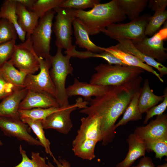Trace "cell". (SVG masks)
<instances>
[{
	"mask_svg": "<svg viewBox=\"0 0 167 167\" xmlns=\"http://www.w3.org/2000/svg\"><path fill=\"white\" fill-rule=\"evenodd\" d=\"M20 119L27 124L32 129L39 139L47 154H49L53 158H54L50 149V143L45 137L42 126V120H34L27 117L20 118Z\"/></svg>",
	"mask_w": 167,
	"mask_h": 167,
	"instance_id": "obj_30",
	"label": "cell"
},
{
	"mask_svg": "<svg viewBox=\"0 0 167 167\" xmlns=\"http://www.w3.org/2000/svg\"><path fill=\"white\" fill-rule=\"evenodd\" d=\"M59 107L56 99L45 92L28 90L24 99L21 102L19 110H28L34 108H46Z\"/></svg>",
	"mask_w": 167,
	"mask_h": 167,
	"instance_id": "obj_14",
	"label": "cell"
},
{
	"mask_svg": "<svg viewBox=\"0 0 167 167\" xmlns=\"http://www.w3.org/2000/svg\"><path fill=\"white\" fill-rule=\"evenodd\" d=\"M167 38V26L160 29L150 37L147 36L142 39L132 41L135 46L146 56L162 64L167 58L166 48L164 41Z\"/></svg>",
	"mask_w": 167,
	"mask_h": 167,
	"instance_id": "obj_10",
	"label": "cell"
},
{
	"mask_svg": "<svg viewBox=\"0 0 167 167\" xmlns=\"http://www.w3.org/2000/svg\"><path fill=\"white\" fill-rule=\"evenodd\" d=\"M38 57L33 50L29 36L26 37L24 42L16 44L8 62L20 71L28 74H34L40 69Z\"/></svg>",
	"mask_w": 167,
	"mask_h": 167,
	"instance_id": "obj_8",
	"label": "cell"
},
{
	"mask_svg": "<svg viewBox=\"0 0 167 167\" xmlns=\"http://www.w3.org/2000/svg\"><path fill=\"white\" fill-rule=\"evenodd\" d=\"M156 167H167V163H165L162 165H158Z\"/></svg>",
	"mask_w": 167,
	"mask_h": 167,
	"instance_id": "obj_44",
	"label": "cell"
},
{
	"mask_svg": "<svg viewBox=\"0 0 167 167\" xmlns=\"http://www.w3.org/2000/svg\"><path fill=\"white\" fill-rule=\"evenodd\" d=\"M3 144L2 143L1 140H0V146H2Z\"/></svg>",
	"mask_w": 167,
	"mask_h": 167,
	"instance_id": "obj_45",
	"label": "cell"
},
{
	"mask_svg": "<svg viewBox=\"0 0 167 167\" xmlns=\"http://www.w3.org/2000/svg\"><path fill=\"white\" fill-rule=\"evenodd\" d=\"M126 141L128 147L127 154L122 161L116 164V167H131L137 159L145 156L146 149L143 140L131 133Z\"/></svg>",
	"mask_w": 167,
	"mask_h": 167,
	"instance_id": "obj_18",
	"label": "cell"
},
{
	"mask_svg": "<svg viewBox=\"0 0 167 167\" xmlns=\"http://www.w3.org/2000/svg\"><path fill=\"white\" fill-rule=\"evenodd\" d=\"M19 151L22 157V161L13 167H49L46 162L45 158L41 156L39 153L32 152L31 159L27 156L26 151L23 149L21 145L19 146Z\"/></svg>",
	"mask_w": 167,
	"mask_h": 167,
	"instance_id": "obj_32",
	"label": "cell"
},
{
	"mask_svg": "<svg viewBox=\"0 0 167 167\" xmlns=\"http://www.w3.org/2000/svg\"><path fill=\"white\" fill-rule=\"evenodd\" d=\"M54 10L56 15L52 29L55 35V44L57 48L69 51L74 45L72 44V27L73 21L76 18V11L60 7Z\"/></svg>",
	"mask_w": 167,
	"mask_h": 167,
	"instance_id": "obj_5",
	"label": "cell"
},
{
	"mask_svg": "<svg viewBox=\"0 0 167 167\" xmlns=\"http://www.w3.org/2000/svg\"><path fill=\"white\" fill-rule=\"evenodd\" d=\"M62 49L57 48L55 55L51 56L52 68L49 71L50 76L56 89V99L60 106L69 105L65 84L67 76L72 75L73 71V68L70 62L71 57L68 54L63 55Z\"/></svg>",
	"mask_w": 167,
	"mask_h": 167,
	"instance_id": "obj_4",
	"label": "cell"
},
{
	"mask_svg": "<svg viewBox=\"0 0 167 167\" xmlns=\"http://www.w3.org/2000/svg\"><path fill=\"white\" fill-rule=\"evenodd\" d=\"M18 35L13 25L6 19H0V44L16 40Z\"/></svg>",
	"mask_w": 167,
	"mask_h": 167,
	"instance_id": "obj_36",
	"label": "cell"
},
{
	"mask_svg": "<svg viewBox=\"0 0 167 167\" xmlns=\"http://www.w3.org/2000/svg\"><path fill=\"white\" fill-rule=\"evenodd\" d=\"M0 71L10 83L20 89L24 88V82L27 74L19 70L8 62L0 68Z\"/></svg>",
	"mask_w": 167,
	"mask_h": 167,
	"instance_id": "obj_29",
	"label": "cell"
},
{
	"mask_svg": "<svg viewBox=\"0 0 167 167\" xmlns=\"http://www.w3.org/2000/svg\"><path fill=\"white\" fill-rule=\"evenodd\" d=\"M63 106L46 108H36L28 110H19L20 118L27 117L34 120H44L53 113L62 109Z\"/></svg>",
	"mask_w": 167,
	"mask_h": 167,
	"instance_id": "obj_31",
	"label": "cell"
},
{
	"mask_svg": "<svg viewBox=\"0 0 167 167\" xmlns=\"http://www.w3.org/2000/svg\"><path fill=\"white\" fill-rule=\"evenodd\" d=\"M140 90L141 89L133 96L122 117L116 123L115 129L119 126L125 125L130 121H136L142 119V114L140 111L138 104Z\"/></svg>",
	"mask_w": 167,
	"mask_h": 167,
	"instance_id": "obj_28",
	"label": "cell"
},
{
	"mask_svg": "<svg viewBox=\"0 0 167 167\" xmlns=\"http://www.w3.org/2000/svg\"><path fill=\"white\" fill-rule=\"evenodd\" d=\"M72 25L77 45L86 49L87 51L93 53H100L104 51L101 47L96 45L90 40L88 32L78 19L74 20Z\"/></svg>",
	"mask_w": 167,
	"mask_h": 167,
	"instance_id": "obj_23",
	"label": "cell"
},
{
	"mask_svg": "<svg viewBox=\"0 0 167 167\" xmlns=\"http://www.w3.org/2000/svg\"><path fill=\"white\" fill-rule=\"evenodd\" d=\"M110 86L83 82L75 78L73 84L66 88V92L68 97L80 96L89 101L92 96L96 97L104 94Z\"/></svg>",
	"mask_w": 167,
	"mask_h": 167,
	"instance_id": "obj_15",
	"label": "cell"
},
{
	"mask_svg": "<svg viewBox=\"0 0 167 167\" xmlns=\"http://www.w3.org/2000/svg\"><path fill=\"white\" fill-rule=\"evenodd\" d=\"M29 128L20 119L0 117V129L5 135L15 137L30 145L42 146L39 140L29 134Z\"/></svg>",
	"mask_w": 167,
	"mask_h": 167,
	"instance_id": "obj_12",
	"label": "cell"
},
{
	"mask_svg": "<svg viewBox=\"0 0 167 167\" xmlns=\"http://www.w3.org/2000/svg\"><path fill=\"white\" fill-rule=\"evenodd\" d=\"M16 5L15 0L4 1L0 8V19H6L13 25L16 31L18 36L23 42L26 40V33L19 24L16 12Z\"/></svg>",
	"mask_w": 167,
	"mask_h": 167,
	"instance_id": "obj_24",
	"label": "cell"
},
{
	"mask_svg": "<svg viewBox=\"0 0 167 167\" xmlns=\"http://www.w3.org/2000/svg\"><path fill=\"white\" fill-rule=\"evenodd\" d=\"M78 57L81 59H85L90 58H100L106 60L109 65L128 66L119 58L105 51L100 53H95L87 51H79L78 53Z\"/></svg>",
	"mask_w": 167,
	"mask_h": 167,
	"instance_id": "obj_35",
	"label": "cell"
},
{
	"mask_svg": "<svg viewBox=\"0 0 167 167\" xmlns=\"http://www.w3.org/2000/svg\"><path fill=\"white\" fill-rule=\"evenodd\" d=\"M16 2L24 6L29 11H32L33 4L36 0H15Z\"/></svg>",
	"mask_w": 167,
	"mask_h": 167,
	"instance_id": "obj_43",
	"label": "cell"
},
{
	"mask_svg": "<svg viewBox=\"0 0 167 167\" xmlns=\"http://www.w3.org/2000/svg\"><path fill=\"white\" fill-rule=\"evenodd\" d=\"M94 69L96 72L92 75L90 83L103 86L118 85L127 83L140 76L144 71L133 66L102 63Z\"/></svg>",
	"mask_w": 167,
	"mask_h": 167,
	"instance_id": "obj_3",
	"label": "cell"
},
{
	"mask_svg": "<svg viewBox=\"0 0 167 167\" xmlns=\"http://www.w3.org/2000/svg\"><path fill=\"white\" fill-rule=\"evenodd\" d=\"M28 91L26 88L18 90L3 99L0 103V117L20 119L19 105Z\"/></svg>",
	"mask_w": 167,
	"mask_h": 167,
	"instance_id": "obj_19",
	"label": "cell"
},
{
	"mask_svg": "<svg viewBox=\"0 0 167 167\" xmlns=\"http://www.w3.org/2000/svg\"><path fill=\"white\" fill-rule=\"evenodd\" d=\"M64 0H36L32 9L39 18L47 11L60 7Z\"/></svg>",
	"mask_w": 167,
	"mask_h": 167,
	"instance_id": "obj_34",
	"label": "cell"
},
{
	"mask_svg": "<svg viewBox=\"0 0 167 167\" xmlns=\"http://www.w3.org/2000/svg\"><path fill=\"white\" fill-rule=\"evenodd\" d=\"M117 41L118 43L115 45L118 48L137 57L147 64L156 69L159 72L161 78L167 74V67L139 51L135 46L131 40L119 39Z\"/></svg>",
	"mask_w": 167,
	"mask_h": 167,
	"instance_id": "obj_20",
	"label": "cell"
},
{
	"mask_svg": "<svg viewBox=\"0 0 167 167\" xmlns=\"http://www.w3.org/2000/svg\"><path fill=\"white\" fill-rule=\"evenodd\" d=\"M164 98L162 102L157 105L152 107L146 113V116L143 122L144 124H147L149 120L155 116H158L163 114L167 107V88H165L164 91Z\"/></svg>",
	"mask_w": 167,
	"mask_h": 167,
	"instance_id": "obj_38",
	"label": "cell"
},
{
	"mask_svg": "<svg viewBox=\"0 0 167 167\" xmlns=\"http://www.w3.org/2000/svg\"><path fill=\"white\" fill-rule=\"evenodd\" d=\"M56 11L50 10L39 20L38 24L30 36L32 47L38 57L46 59L50 58V42L53 20Z\"/></svg>",
	"mask_w": 167,
	"mask_h": 167,
	"instance_id": "obj_6",
	"label": "cell"
},
{
	"mask_svg": "<svg viewBox=\"0 0 167 167\" xmlns=\"http://www.w3.org/2000/svg\"><path fill=\"white\" fill-rule=\"evenodd\" d=\"M38 59L40 72L37 75L29 74L27 75L24 82V88L28 90L45 92L56 98L55 88L49 74V69L51 66L50 59H45L38 57Z\"/></svg>",
	"mask_w": 167,
	"mask_h": 167,
	"instance_id": "obj_11",
	"label": "cell"
},
{
	"mask_svg": "<svg viewBox=\"0 0 167 167\" xmlns=\"http://www.w3.org/2000/svg\"><path fill=\"white\" fill-rule=\"evenodd\" d=\"M142 80L139 76L127 83L110 86L104 94L89 100V105L80 110L81 113L94 115L99 118L103 146H106L113 141L116 122L124 112L134 94L140 89Z\"/></svg>",
	"mask_w": 167,
	"mask_h": 167,
	"instance_id": "obj_1",
	"label": "cell"
},
{
	"mask_svg": "<svg viewBox=\"0 0 167 167\" xmlns=\"http://www.w3.org/2000/svg\"><path fill=\"white\" fill-rule=\"evenodd\" d=\"M20 90L9 82L0 71V100Z\"/></svg>",
	"mask_w": 167,
	"mask_h": 167,
	"instance_id": "obj_40",
	"label": "cell"
},
{
	"mask_svg": "<svg viewBox=\"0 0 167 167\" xmlns=\"http://www.w3.org/2000/svg\"><path fill=\"white\" fill-rule=\"evenodd\" d=\"M16 2V12L19 24L26 33V37L30 36L40 18L33 11L28 10L21 4Z\"/></svg>",
	"mask_w": 167,
	"mask_h": 167,
	"instance_id": "obj_22",
	"label": "cell"
},
{
	"mask_svg": "<svg viewBox=\"0 0 167 167\" xmlns=\"http://www.w3.org/2000/svg\"><path fill=\"white\" fill-rule=\"evenodd\" d=\"M152 15L146 14L135 20L126 23L111 24L101 32L111 39H127L132 41L140 40L146 36L145 30Z\"/></svg>",
	"mask_w": 167,
	"mask_h": 167,
	"instance_id": "obj_7",
	"label": "cell"
},
{
	"mask_svg": "<svg viewBox=\"0 0 167 167\" xmlns=\"http://www.w3.org/2000/svg\"><path fill=\"white\" fill-rule=\"evenodd\" d=\"M131 167H155V166L150 157L144 156L140 159L137 165Z\"/></svg>",
	"mask_w": 167,
	"mask_h": 167,
	"instance_id": "obj_41",
	"label": "cell"
},
{
	"mask_svg": "<svg viewBox=\"0 0 167 167\" xmlns=\"http://www.w3.org/2000/svg\"><path fill=\"white\" fill-rule=\"evenodd\" d=\"M148 0H118L120 8L131 21L138 19L146 7Z\"/></svg>",
	"mask_w": 167,
	"mask_h": 167,
	"instance_id": "obj_27",
	"label": "cell"
},
{
	"mask_svg": "<svg viewBox=\"0 0 167 167\" xmlns=\"http://www.w3.org/2000/svg\"><path fill=\"white\" fill-rule=\"evenodd\" d=\"M164 98V95L158 96L154 93L153 90L150 88L148 80L145 79L141 88L138 101L140 112L142 114L146 113L150 108L156 105L160 101H163Z\"/></svg>",
	"mask_w": 167,
	"mask_h": 167,
	"instance_id": "obj_25",
	"label": "cell"
},
{
	"mask_svg": "<svg viewBox=\"0 0 167 167\" xmlns=\"http://www.w3.org/2000/svg\"><path fill=\"white\" fill-rule=\"evenodd\" d=\"M15 45L14 40L0 44V68L11 58Z\"/></svg>",
	"mask_w": 167,
	"mask_h": 167,
	"instance_id": "obj_39",
	"label": "cell"
},
{
	"mask_svg": "<svg viewBox=\"0 0 167 167\" xmlns=\"http://www.w3.org/2000/svg\"><path fill=\"white\" fill-rule=\"evenodd\" d=\"M148 7L154 11L146 27L145 35L152 36L160 29L167 19V0H149Z\"/></svg>",
	"mask_w": 167,
	"mask_h": 167,
	"instance_id": "obj_16",
	"label": "cell"
},
{
	"mask_svg": "<svg viewBox=\"0 0 167 167\" xmlns=\"http://www.w3.org/2000/svg\"><path fill=\"white\" fill-rule=\"evenodd\" d=\"M76 11V18L89 35L98 34L109 25L122 21L126 18L118 0L95 4L89 11Z\"/></svg>",
	"mask_w": 167,
	"mask_h": 167,
	"instance_id": "obj_2",
	"label": "cell"
},
{
	"mask_svg": "<svg viewBox=\"0 0 167 167\" xmlns=\"http://www.w3.org/2000/svg\"><path fill=\"white\" fill-rule=\"evenodd\" d=\"M146 151L153 152L155 157L161 160L164 156H167V138L151 139L144 141Z\"/></svg>",
	"mask_w": 167,
	"mask_h": 167,
	"instance_id": "obj_33",
	"label": "cell"
},
{
	"mask_svg": "<svg viewBox=\"0 0 167 167\" xmlns=\"http://www.w3.org/2000/svg\"><path fill=\"white\" fill-rule=\"evenodd\" d=\"M133 133L143 141L167 138V114L157 116L146 126L137 127Z\"/></svg>",
	"mask_w": 167,
	"mask_h": 167,
	"instance_id": "obj_13",
	"label": "cell"
},
{
	"mask_svg": "<svg viewBox=\"0 0 167 167\" xmlns=\"http://www.w3.org/2000/svg\"><path fill=\"white\" fill-rule=\"evenodd\" d=\"M98 142L91 139H74L72 150L75 155L78 157L83 160L91 161L96 157L95 149Z\"/></svg>",
	"mask_w": 167,
	"mask_h": 167,
	"instance_id": "obj_26",
	"label": "cell"
},
{
	"mask_svg": "<svg viewBox=\"0 0 167 167\" xmlns=\"http://www.w3.org/2000/svg\"><path fill=\"white\" fill-rule=\"evenodd\" d=\"M81 124L74 139H87L101 141L100 120L94 115H88L81 119Z\"/></svg>",
	"mask_w": 167,
	"mask_h": 167,
	"instance_id": "obj_17",
	"label": "cell"
},
{
	"mask_svg": "<svg viewBox=\"0 0 167 167\" xmlns=\"http://www.w3.org/2000/svg\"><path fill=\"white\" fill-rule=\"evenodd\" d=\"M53 162L56 164V166L54 165L48 160L47 164L49 167H71L70 162L64 158H61L60 156L58 159L55 158L53 159Z\"/></svg>",
	"mask_w": 167,
	"mask_h": 167,
	"instance_id": "obj_42",
	"label": "cell"
},
{
	"mask_svg": "<svg viewBox=\"0 0 167 167\" xmlns=\"http://www.w3.org/2000/svg\"><path fill=\"white\" fill-rule=\"evenodd\" d=\"M100 2L99 0H64L60 7L84 10L88 8H92Z\"/></svg>",
	"mask_w": 167,
	"mask_h": 167,
	"instance_id": "obj_37",
	"label": "cell"
},
{
	"mask_svg": "<svg viewBox=\"0 0 167 167\" xmlns=\"http://www.w3.org/2000/svg\"><path fill=\"white\" fill-rule=\"evenodd\" d=\"M88 102L78 98L75 103L63 106L42 121L44 129H54L64 134H68L73 127L71 118V113L77 108L83 109L88 105Z\"/></svg>",
	"mask_w": 167,
	"mask_h": 167,
	"instance_id": "obj_9",
	"label": "cell"
},
{
	"mask_svg": "<svg viewBox=\"0 0 167 167\" xmlns=\"http://www.w3.org/2000/svg\"><path fill=\"white\" fill-rule=\"evenodd\" d=\"M101 49L104 51L108 52L119 58L127 65L141 68L144 71L152 73L161 82H164L159 74L154 70L152 67L144 63L142 60L137 57L119 49L115 45L107 48L101 47Z\"/></svg>",
	"mask_w": 167,
	"mask_h": 167,
	"instance_id": "obj_21",
	"label": "cell"
}]
</instances>
